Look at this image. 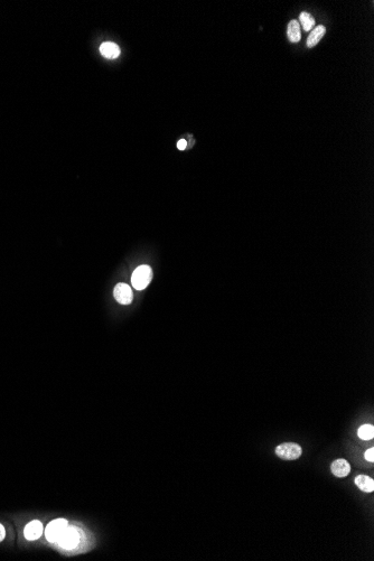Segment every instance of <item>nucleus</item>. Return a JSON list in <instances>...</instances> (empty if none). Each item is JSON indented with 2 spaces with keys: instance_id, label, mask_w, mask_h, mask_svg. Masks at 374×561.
Here are the masks:
<instances>
[{
  "instance_id": "nucleus-1",
  "label": "nucleus",
  "mask_w": 374,
  "mask_h": 561,
  "mask_svg": "<svg viewBox=\"0 0 374 561\" xmlns=\"http://www.w3.org/2000/svg\"><path fill=\"white\" fill-rule=\"evenodd\" d=\"M153 279V270L149 266H140L136 269L132 273L131 277V284L135 287L136 290H144L147 288V286L150 284V281Z\"/></svg>"
},
{
  "instance_id": "nucleus-2",
  "label": "nucleus",
  "mask_w": 374,
  "mask_h": 561,
  "mask_svg": "<svg viewBox=\"0 0 374 561\" xmlns=\"http://www.w3.org/2000/svg\"><path fill=\"white\" fill-rule=\"evenodd\" d=\"M56 542L63 549H66V550L74 549L80 542L79 530L74 527H66V529L63 531L61 537L58 538V540Z\"/></svg>"
},
{
  "instance_id": "nucleus-3",
  "label": "nucleus",
  "mask_w": 374,
  "mask_h": 561,
  "mask_svg": "<svg viewBox=\"0 0 374 561\" xmlns=\"http://www.w3.org/2000/svg\"><path fill=\"white\" fill-rule=\"evenodd\" d=\"M276 454L278 457L284 460H296L302 455V448L294 442H286L281 444L276 448Z\"/></svg>"
},
{
  "instance_id": "nucleus-4",
  "label": "nucleus",
  "mask_w": 374,
  "mask_h": 561,
  "mask_svg": "<svg viewBox=\"0 0 374 561\" xmlns=\"http://www.w3.org/2000/svg\"><path fill=\"white\" fill-rule=\"evenodd\" d=\"M67 527V521L64 519H57L54 520L51 523H48V526L45 529V536L49 542H56L58 538L61 537L63 531L65 530Z\"/></svg>"
},
{
  "instance_id": "nucleus-5",
  "label": "nucleus",
  "mask_w": 374,
  "mask_h": 561,
  "mask_svg": "<svg viewBox=\"0 0 374 561\" xmlns=\"http://www.w3.org/2000/svg\"><path fill=\"white\" fill-rule=\"evenodd\" d=\"M113 296H115L117 302L121 305H129L132 303V299H134V293H132L130 286L122 284V282L115 287Z\"/></svg>"
},
{
  "instance_id": "nucleus-6",
  "label": "nucleus",
  "mask_w": 374,
  "mask_h": 561,
  "mask_svg": "<svg viewBox=\"0 0 374 561\" xmlns=\"http://www.w3.org/2000/svg\"><path fill=\"white\" fill-rule=\"evenodd\" d=\"M43 524L39 521H31L27 524L24 530V535L27 540H36L42 536Z\"/></svg>"
},
{
  "instance_id": "nucleus-7",
  "label": "nucleus",
  "mask_w": 374,
  "mask_h": 561,
  "mask_svg": "<svg viewBox=\"0 0 374 561\" xmlns=\"http://www.w3.org/2000/svg\"><path fill=\"white\" fill-rule=\"evenodd\" d=\"M332 473L334 474L336 477H346L351 472L350 464L346 462L345 459H336L334 463L332 464Z\"/></svg>"
},
{
  "instance_id": "nucleus-8",
  "label": "nucleus",
  "mask_w": 374,
  "mask_h": 561,
  "mask_svg": "<svg viewBox=\"0 0 374 561\" xmlns=\"http://www.w3.org/2000/svg\"><path fill=\"white\" fill-rule=\"evenodd\" d=\"M100 53L103 57L113 60V58H117L120 55V48L115 43L106 42L100 46Z\"/></svg>"
},
{
  "instance_id": "nucleus-9",
  "label": "nucleus",
  "mask_w": 374,
  "mask_h": 561,
  "mask_svg": "<svg viewBox=\"0 0 374 561\" xmlns=\"http://www.w3.org/2000/svg\"><path fill=\"white\" fill-rule=\"evenodd\" d=\"M355 484L360 490L367 493H371L374 491V481L371 477L366 475H359L355 477Z\"/></svg>"
},
{
  "instance_id": "nucleus-10",
  "label": "nucleus",
  "mask_w": 374,
  "mask_h": 561,
  "mask_svg": "<svg viewBox=\"0 0 374 561\" xmlns=\"http://www.w3.org/2000/svg\"><path fill=\"white\" fill-rule=\"evenodd\" d=\"M287 35L291 43H298L302 37V33H300V26L299 22L296 20H291L288 27H287Z\"/></svg>"
},
{
  "instance_id": "nucleus-11",
  "label": "nucleus",
  "mask_w": 374,
  "mask_h": 561,
  "mask_svg": "<svg viewBox=\"0 0 374 561\" xmlns=\"http://www.w3.org/2000/svg\"><path fill=\"white\" fill-rule=\"evenodd\" d=\"M326 33V28L324 26H317L316 28H315L311 35H309V37L307 39V46L309 48H313L314 46H316V45L319 43V40L323 38V36L325 35Z\"/></svg>"
},
{
  "instance_id": "nucleus-12",
  "label": "nucleus",
  "mask_w": 374,
  "mask_h": 561,
  "mask_svg": "<svg viewBox=\"0 0 374 561\" xmlns=\"http://www.w3.org/2000/svg\"><path fill=\"white\" fill-rule=\"evenodd\" d=\"M299 20H300V24H302L305 31H308V30L313 29L314 24H315V19L313 18V16L311 15V13L306 12V11L302 12L299 16Z\"/></svg>"
},
{
  "instance_id": "nucleus-13",
  "label": "nucleus",
  "mask_w": 374,
  "mask_h": 561,
  "mask_svg": "<svg viewBox=\"0 0 374 561\" xmlns=\"http://www.w3.org/2000/svg\"><path fill=\"white\" fill-rule=\"evenodd\" d=\"M358 435L362 440H371L374 437V427L372 425H363L359 428Z\"/></svg>"
},
{
  "instance_id": "nucleus-14",
  "label": "nucleus",
  "mask_w": 374,
  "mask_h": 561,
  "mask_svg": "<svg viewBox=\"0 0 374 561\" xmlns=\"http://www.w3.org/2000/svg\"><path fill=\"white\" fill-rule=\"evenodd\" d=\"M366 459L368 462L373 463L374 462V449L370 448L366 451Z\"/></svg>"
},
{
  "instance_id": "nucleus-15",
  "label": "nucleus",
  "mask_w": 374,
  "mask_h": 561,
  "mask_svg": "<svg viewBox=\"0 0 374 561\" xmlns=\"http://www.w3.org/2000/svg\"><path fill=\"white\" fill-rule=\"evenodd\" d=\"M187 147V141L185 139H181L179 143H177V148L180 150H184Z\"/></svg>"
},
{
  "instance_id": "nucleus-16",
  "label": "nucleus",
  "mask_w": 374,
  "mask_h": 561,
  "mask_svg": "<svg viewBox=\"0 0 374 561\" xmlns=\"http://www.w3.org/2000/svg\"><path fill=\"white\" fill-rule=\"evenodd\" d=\"M4 536H6V531H4L2 524H0V542L4 539Z\"/></svg>"
}]
</instances>
